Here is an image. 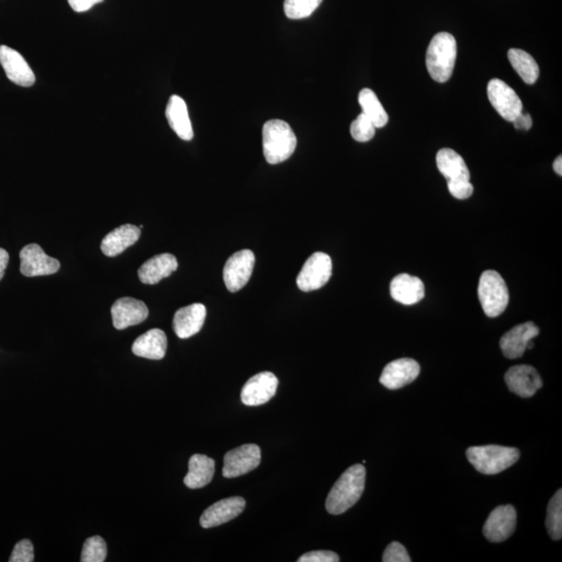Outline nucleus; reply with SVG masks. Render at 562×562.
Returning <instances> with one entry per match:
<instances>
[{"label":"nucleus","mask_w":562,"mask_h":562,"mask_svg":"<svg viewBox=\"0 0 562 562\" xmlns=\"http://www.w3.org/2000/svg\"><path fill=\"white\" fill-rule=\"evenodd\" d=\"M178 268V259L173 254L162 253L145 261L141 266L138 276L143 284L156 285L171 276Z\"/></svg>","instance_id":"obj_21"},{"label":"nucleus","mask_w":562,"mask_h":562,"mask_svg":"<svg viewBox=\"0 0 562 562\" xmlns=\"http://www.w3.org/2000/svg\"><path fill=\"white\" fill-rule=\"evenodd\" d=\"M141 230L133 224H124L117 227L103 238L101 241V251L104 256L114 258L126 251L128 247L138 241Z\"/></svg>","instance_id":"obj_20"},{"label":"nucleus","mask_w":562,"mask_h":562,"mask_svg":"<svg viewBox=\"0 0 562 562\" xmlns=\"http://www.w3.org/2000/svg\"><path fill=\"white\" fill-rule=\"evenodd\" d=\"M169 126L181 140L191 141L194 136L191 120H189L187 103L181 97H170L166 109Z\"/></svg>","instance_id":"obj_23"},{"label":"nucleus","mask_w":562,"mask_h":562,"mask_svg":"<svg viewBox=\"0 0 562 562\" xmlns=\"http://www.w3.org/2000/svg\"><path fill=\"white\" fill-rule=\"evenodd\" d=\"M365 469L355 465L346 470L330 489L326 500V509L330 514H342L356 505L364 491Z\"/></svg>","instance_id":"obj_1"},{"label":"nucleus","mask_w":562,"mask_h":562,"mask_svg":"<svg viewBox=\"0 0 562 562\" xmlns=\"http://www.w3.org/2000/svg\"><path fill=\"white\" fill-rule=\"evenodd\" d=\"M457 57L455 38L449 32H440L431 40L426 55V66L437 83H446L452 76Z\"/></svg>","instance_id":"obj_3"},{"label":"nucleus","mask_w":562,"mask_h":562,"mask_svg":"<svg viewBox=\"0 0 562 562\" xmlns=\"http://www.w3.org/2000/svg\"><path fill=\"white\" fill-rule=\"evenodd\" d=\"M467 457L479 472L495 475L514 465L520 459V452L515 448L488 445L469 448Z\"/></svg>","instance_id":"obj_4"},{"label":"nucleus","mask_w":562,"mask_h":562,"mask_svg":"<svg viewBox=\"0 0 562 562\" xmlns=\"http://www.w3.org/2000/svg\"><path fill=\"white\" fill-rule=\"evenodd\" d=\"M554 171L557 172L559 176L562 175V158L561 155L558 156L557 160H555L553 164Z\"/></svg>","instance_id":"obj_40"},{"label":"nucleus","mask_w":562,"mask_h":562,"mask_svg":"<svg viewBox=\"0 0 562 562\" xmlns=\"http://www.w3.org/2000/svg\"><path fill=\"white\" fill-rule=\"evenodd\" d=\"M420 371V364L415 359L400 358L387 364L379 381L389 390H398L415 382Z\"/></svg>","instance_id":"obj_15"},{"label":"nucleus","mask_w":562,"mask_h":562,"mask_svg":"<svg viewBox=\"0 0 562 562\" xmlns=\"http://www.w3.org/2000/svg\"><path fill=\"white\" fill-rule=\"evenodd\" d=\"M448 189L450 194L457 199L470 198L474 192V187L470 181L451 182L448 184Z\"/></svg>","instance_id":"obj_35"},{"label":"nucleus","mask_w":562,"mask_h":562,"mask_svg":"<svg viewBox=\"0 0 562 562\" xmlns=\"http://www.w3.org/2000/svg\"><path fill=\"white\" fill-rule=\"evenodd\" d=\"M9 259L10 257L8 251H5L4 250H3V248H0V280H2L4 277V271L6 269V267H8Z\"/></svg>","instance_id":"obj_39"},{"label":"nucleus","mask_w":562,"mask_h":562,"mask_svg":"<svg viewBox=\"0 0 562 562\" xmlns=\"http://www.w3.org/2000/svg\"><path fill=\"white\" fill-rule=\"evenodd\" d=\"M206 318V309L204 304L194 303L182 307L175 312L173 329L180 338H191L201 330Z\"/></svg>","instance_id":"obj_19"},{"label":"nucleus","mask_w":562,"mask_h":562,"mask_svg":"<svg viewBox=\"0 0 562 562\" xmlns=\"http://www.w3.org/2000/svg\"><path fill=\"white\" fill-rule=\"evenodd\" d=\"M113 324L118 330L143 323L148 318V307L140 300L124 297L116 300L112 309Z\"/></svg>","instance_id":"obj_16"},{"label":"nucleus","mask_w":562,"mask_h":562,"mask_svg":"<svg viewBox=\"0 0 562 562\" xmlns=\"http://www.w3.org/2000/svg\"><path fill=\"white\" fill-rule=\"evenodd\" d=\"M540 335V329L533 322L522 323L507 331L500 339V348L505 357L519 358L527 350V345Z\"/></svg>","instance_id":"obj_18"},{"label":"nucleus","mask_w":562,"mask_h":562,"mask_svg":"<svg viewBox=\"0 0 562 562\" xmlns=\"http://www.w3.org/2000/svg\"><path fill=\"white\" fill-rule=\"evenodd\" d=\"M514 126L516 129H526L529 130L532 127V118L529 114H522V112L515 118L513 121Z\"/></svg>","instance_id":"obj_38"},{"label":"nucleus","mask_w":562,"mask_h":562,"mask_svg":"<svg viewBox=\"0 0 562 562\" xmlns=\"http://www.w3.org/2000/svg\"><path fill=\"white\" fill-rule=\"evenodd\" d=\"M299 562H338V555L332 551H312L303 555Z\"/></svg>","instance_id":"obj_36"},{"label":"nucleus","mask_w":562,"mask_h":562,"mask_svg":"<svg viewBox=\"0 0 562 562\" xmlns=\"http://www.w3.org/2000/svg\"><path fill=\"white\" fill-rule=\"evenodd\" d=\"M358 102L361 104L363 113L373 122L376 128H382L389 122V115L385 112L378 97L370 89H364L358 95Z\"/></svg>","instance_id":"obj_28"},{"label":"nucleus","mask_w":562,"mask_h":562,"mask_svg":"<svg viewBox=\"0 0 562 562\" xmlns=\"http://www.w3.org/2000/svg\"><path fill=\"white\" fill-rule=\"evenodd\" d=\"M102 2L103 0H68L72 10L77 13L87 12L95 4Z\"/></svg>","instance_id":"obj_37"},{"label":"nucleus","mask_w":562,"mask_h":562,"mask_svg":"<svg viewBox=\"0 0 562 562\" xmlns=\"http://www.w3.org/2000/svg\"><path fill=\"white\" fill-rule=\"evenodd\" d=\"M508 60L522 80L527 84L537 83L540 76V67L533 57L528 52L513 48L508 51Z\"/></svg>","instance_id":"obj_27"},{"label":"nucleus","mask_w":562,"mask_h":562,"mask_svg":"<svg viewBox=\"0 0 562 562\" xmlns=\"http://www.w3.org/2000/svg\"><path fill=\"white\" fill-rule=\"evenodd\" d=\"M35 559L34 546L29 540L17 542L11 555L10 562H32Z\"/></svg>","instance_id":"obj_33"},{"label":"nucleus","mask_w":562,"mask_h":562,"mask_svg":"<svg viewBox=\"0 0 562 562\" xmlns=\"http://www.w3.org/2000/svg\"><path fill=\"white\" fill-rule=\"evenodd\" d=\"M436 165L445 176L447 184L470 181V171L461 156L450 148H443L436 154Z\"/></svg>","instance_id":"obj_25"},{"label":"nucleus","mask_w":562,"mask_h":562,"mask_svg":"<svg viewBox=\"0 0 562 562\" xmlns=\"http://www.w3.org/2000/svg\"><path fill=\"white\" fill-rule=\"evenodd\" d=\"M479 297L487 317H499L505 312L509 303V292L505 280L498 272L487 270L482 273Z\"/></svg>","instance_id":"obj_5"},{"label":"nucleus","mask_w":562,"mask_h":562,"mask_svg":"<svg viewBox=\"0 0 562 562\" xmlns=\"http://www.w3.org/2000/svg\"><path fill=\"white\" fill-rule=\"evenodd\" d=\"M391 296L399 303L413 305L424 298L425 285L419 277L403 273L391 280Z\"/></svg>","instance_id":"obj_22"},{"label":"nucleus","mask_w":562,"mask_h":562,"mask_svg":"<svg viewBox=\"0 0 562 562\" xmlns=\"http://www.w3.org/2000/svg\"><path fill=\"white\" fill-rule=\"evenodd\" d=\"M260 448L256 443H248L231 450L224 457L222 473L225 479H235L256 470L260 463Z\"/></svg>","instance_id":"obj_9"},{"label":"nucleus","mask_w":562,"mask_h":562,"mask_svg":"<svg viewBox=\"0 0 562 562\" xmlns=\"http://www.w3.org/2000/svg\"><path fill=\"white\" fill-rule=\"evenodd\" d=\"M21 271L26 277L51 276L60 270V261L50 258L38 244H30L21 251Z\"/></svg>","instance_id":"obj_11"},{"label":"nucleus","mask_w":562,"mask_h":562,"mask_svg":"<svg viewBox=\"0 0 562 562\" xmlns=\"http://www.w3.org/2000/svg\"><path fill=\"white\" fill-rule=\"evenodd\" d=\"M108 548L106 541L101 537H92L84 541L82 551V562L106 561Z\"/></svg>","instance_id":"obj_31"},{"label":"nucleus","mask_w":562,"mask_h":562,"mask_svg":"<svg viewBox=\"0 0 562 562\" xmlns=\"http://www.w3.org/2000/svg\"><path fill=\"white\" fill-rule=\"evenodd\" d=\"M487 96L496 112L513 122L522 112V103L515 91L498 78L488 83Z\"/></svg>","instance_id":"obj_7"},{"label":"nucleus","mask_w":562,"mask_h":562,"mask_svg":"<svg viewBox=\"0 0 562 562\" xmlns=\"http://www.w3.org/2000/svg\"><path fill=\"white\" fill-rule=\"evenodd\" d=\"M322 2L323 0H285V14L293 21H299L310 17Z\"/></svg>","instance_id":"obj_30"},{"label":"nucleus","mask_w":562,"mask_h":562,"mask_svg":"<svg viewBox=\"0 0 562 562\" xmlns=\"http://www.w3.org/2000/svg\"><path fill=\"white\" fill-rule=\"evenodd\" d=\"M546 526L554 540L562 538V491L558 489L548 505Z\"/></svg>","instance_id":"obj_29"},{"label":"nucleus","mask_w":562,"mask_h":562,"mask_svg":"<svg viewBox=\"0 0 562 562\" xmlns=\"http://www.w3.org/2000/svg\"><path fill=\"white\" fill-rule=\"evenodd\" d=\"M352 138L357 142H369L374 138L376 127L364 113L359 115L350 127Z\"/></svg>","instance_id":"obj_32"},{"label":"nucleus","mask_w":562,"mask_h":562,"mask_svg":"<svg viewBox=\"0 0 562 562\" xmlns=\"http://www.w3.org/2000/svg\"><path fill=\"white\" fill-rule=\"evenodd\" d=\"M383 562H410L411 559L407 549L400 542L393 541L383 553Z\"/></svg>","instance_id":"obj_34"},{"label":"nucleus","mask_w":562,"mask_h":562,"mask_svg":"<svg viewBox=\"0 0 562 562\" xmlns=\"http://www.w3.org/2000/svg\"><path fill=\"white\" fill-rule=\"evenodd\" d=\"M296 146V136L285 121L274 119L265 123L263 150L269 164L277 165L289 160L295 152Z\"/></svg>","instance_id":"obj_2"},{"label":"nucleus","mask_w":562,"mask_h":562,"mask_svg":"<svg viewBox=\"0 0 562 562\" xmlns=\"http://www.w3.org/2000/svg\"><path fill=\"white\" fill-rule=\"evenodd\" d=\"M256 257L251 250L235 252L226 261L224 278L227 290L238 292L247 285L251 277Z\"/></svg>","instance_id":"obj_8"},{"label":"nucleus","mask_w":562,"mask_h":562,"mask_svg":"<svg viewBox=\"0 0 562 562\" xmlns=\"http://www.w3.org/2000/svg\"><path fill=\"white\" fill-rule=\"evenodd\" d=\"M332 274V260L329 254L313 253L305 261L297 277V285L303 292L319 290L329 283Z\"/></svg>","instance_id":"obj_6"},{"label":"nucleus","mask_w":562,"mask_h":562,"mask_svg":"<svg viewBox=\"0 0 562 562\" xmlns=\"http://www.w3.org/2000/svg\"><path fill=\"white\" fill-rule=\"evenodd\" d=\"M214 474V460L206 455L195 454L189 461V472L184 482L191 489L205 487L211 483Z\"/></svg>","instance_id":"obj_26"},{"label":"nucleus","mask_w":562,"mask_h":562,"mask_svg":"<svg viewBox=\"0 0 562 562\" xmlns=\"http://www.w3.org/2000/svg\"><path fill=\"white\" fill-rule=\"evenodd\" d=\"M135 356L160 361L164 358L167 351V337L165 332L155 329L140 336L133 344Z\"/></svg>","instance_id":"obj_24"},{"label":"nucleus","mask_w":562,"mask_h":562,"mask_svg":"<svg viewBox=\"0 0 562 562\" xmlns=\"http://www.w3.org/2000/svg\"><path fill=\"white\" fill-rule=\"evenodd\" d=\"M516 526V512L512 505L494 509L483 526V534L492 542H502L511 538Z\"/></svg>","instance_id":"obj_12"},{"label":"nucleus","mask_w":562,"mask_h":562,"mask_svg":"<svg viewBox=\"0 0 562 562\" xmlns=\"http://www.w3.org/2000/svg\"><path fill=\"white\" fill-rule=\"evenodd\" d=\"M505 382L514 394L522 398H531L542 387L539 372L531 365L520 364L509 369L505 374Z\"/></svg>","instance_id":"obj_14"},{"label":"nucleus","mask_w":562,"mask_h":562,"mask_svg":"<svg viewBox=\"0 0 562 562\" xmlns=\"http://www.w3.org/2000/svg\"><path fill=\"white\" fill-rule=\"evenodd\" d=\"M245 506L246 501L241 496H232L215 502L202 514L200 525L206 529L224 525L243 513Z\"/></svg>","instance_id":"obj_17"},{"label":"nucleus","mask_w":562,"mask_h":562,"mask_svg":"<svg viewBox=\"0 0 562 562\" xmlns=\"http://www.w3.org/2000/svg\"><path fill=\"white\" fill-rule=\"evenodd\" d=\"M0 65L12 83L22 87H31L36 82L34 72L18 51L5 45L0 47Z\"/></svg>","instance_id":"obj_13"},{"label":"nucleus","mask_w":562,"mask_h":562,"mask_svg":"<svg viewBox=\"0 0 562 562\" xmlns=\"http://www.w3.org/2000/svg\"><path fill=\"white\" fill-rule=\"evenodd\" d=\"M278 379L271 372H261L248 381L241 389V399L247 407H259L276 396Z\"/></svg>","instance_id":"obj_10"}]
</instances>
